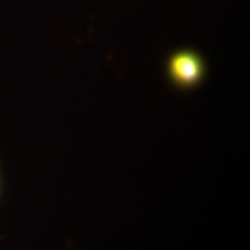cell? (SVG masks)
I'll return each mask as SVG.
<instances>
[{
  "label": "cell",
  "instance_id": "cell-1",
  "mask_svg": "<svg viewBox=\"0 0 250 250\" xmlns=\"http://www.w3.org/2000/svg\"><path fill=\"white\" fill-rule=\"evenodd\" d=\"M203 56L193 49H179L167 60V78L179 90L199 88L206 78Z\"/></svg>",
  "mask_w": 250,
  "mask_h": 250
}]
</instances>
